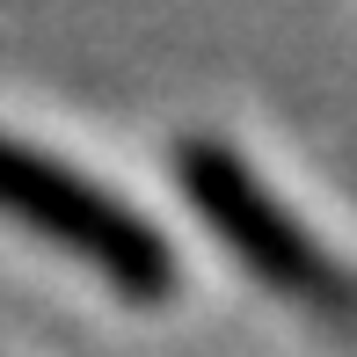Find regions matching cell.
<instances>
[{"label": "cell", "instance_id": "7a4b0ae2", "mask_svg": "<svg viewBox=\"0 0 357 357\" xmlns=\"http://www.w3.org/2000/svg\"><path fill=\"white\" fill-rule=\"evenodd\" d=\"M0 219L66 248L73 263H88L132 306H160L175 291V248L153 219L132 212L95 175H80L59 153H44L29 139H8V132H0Z\"/></svg>", "mask_w": 357, "mask_h": 357}, {"label": "cell", "instance_id": "6da1fadb", "mask_svg": "<svg viewBox=\"0 0 357 357\" xmlns=\"http://www.w3.org/2000/svg\"><path fill=\"white\" fill-rule=\"evenodd\" d=\"M175 190L255 284L306 306L314 321L357 328V270L255 175L248 153H234L226 139H183L175 146Z\"/></svg>", "mask_w": 357, "mask_h": 357}]
</instances>
